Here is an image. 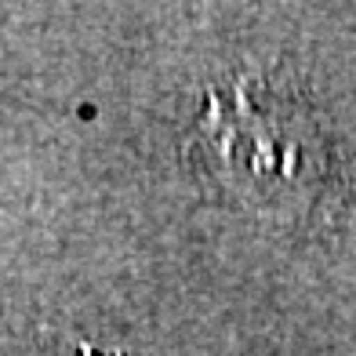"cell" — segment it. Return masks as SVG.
Segmentation results:
<instances>
[{
    "label": "cell",
    "instance_id": "6da1fadb",
    "mask_svg": "<svg viewBox=\"0 0 356 356\" xmlns=\"http://www.w3.org/2000/svg\"><path fill=\"white\" fill-rule=\"evenodd\" d=\"M189 145L229 197L266 215L305 211L327 168L309 106L258 73L207 91Z\"/></svg>",
    "mask_w": 356,
    "mask_h": 356
},
{
    "label": "cell",
    "instance_id": "7a4b0ae2",
    "mask_svg": "<svg viewBox=\"0 0 356 356\" xmlns=\"http://www.w3.org/2000/svg\"><path fill=\"white\" fill-rule=\"evenodd\" d=\"M102 356H113V353H102Z\"/></svg>",
    "mask_w": 356,
    "mask_h": 356
}]
</instances>
